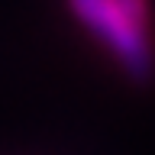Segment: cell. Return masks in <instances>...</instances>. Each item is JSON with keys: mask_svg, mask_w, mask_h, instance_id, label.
I'll use <instances>...</instances> for the list:
<instances>
[{"mask_svg": "<svg viewBox=\"0 0 155 155\" xmlns=\"http://www.w3.org/2000/svg\"><path fill=\"white\" fill-rule=\"evenodd\" d=\"M74 19L129 81L155 78V16L149 0H68Z\"/></svg>", "mask_w": 155, "mask_h": 155, "instance_id": "6da1fadb", "label": "cell"}]
</instances>
